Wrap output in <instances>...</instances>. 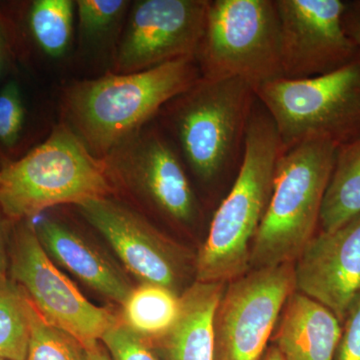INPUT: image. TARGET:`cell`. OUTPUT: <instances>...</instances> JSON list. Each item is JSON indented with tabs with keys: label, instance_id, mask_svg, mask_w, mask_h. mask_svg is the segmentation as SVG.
Here are the masks:
<instances>
[{
	"label": "cell",
	"instance_id": "obj_24",
	"mask_svg": "<svg viewBox=\"0 0 360 360\" xmlns=\"http://www.w3.org/2000/svg\"><path fill=\"white\" fill-rule=\"evenodd\" d=\"M26 106L22 90L15 79L0 89V146L13 149L22 137L26 124Z\"/></svg>",
	"mask_w": 360,
	"mask_h": 360
},
{
	"label": "cell",
	"instance_id": "obj_13",
	"mask_svg": "<svg viewBox=\"0 0 360 360\" xmlns=\"http://www.w3.org/2000/svg\"><path fill=\"white\" fill-rule=\"evenodd\" d=\"M285 79H307L342 68L360 47L342 25L345 0H276Z\"/></svg>",
	"mask_w": 360,
	"mask_h": 360
},
{
	"label": "cell",
	"instance_id": "obj_8",
	"mask_svg": "<svg viewBox=\"0 0 360 360\" xmlns=\"http://www.w3.org/2000/svg\"><path fill=\"white\" fill-rule=\"evenodd\" d=\"M116 191L167 224L193 227L202 206L176 149L155 120L149 122L103 158Z\"/></svg>",
	"mask_w": 360,
	"mask_h": 360
},
{
	"label": "cell",
	"instance_id": "obj_29",
	"mask_svg": "<svg viewBox=\"0 0 360 360\" xmlns=\"http://www.w3.org/2000/svg\"><path fill=\"white\" fill-rule=\"evenodd\" d=\"M11 49L8 32L4 18L0 15V78L4 75L11 59Z\"/></svg>",
	"mask_w": 360,
	"mask_h": 360
},
{
	"label": "cell",
	"instance_id": "obj_16",
	"mask_svg": "<svg viewBox=\"0 0 360 360\" xmlns=\"http://www.w3.org/2000/svg\"><path fill=\"white\" fill-rule=\"evenodd\" d=\"M283 309L276 336L283 360H335L342 326L330 310L296 290Z\"/></svg>",
	"mask_w": 360,
	"mask_h": 360
},
{
	"label": "cell",
	"instance_id": "obj_6",
	"mask_svg": "<svg viewBox=\"0 0 360 360\" xmlns=\"http://www.w3.org/2000/svg\"><path fill=\"white\" fill-rule=\"evenodd\" d=\"M195 59L201 77L238 78L255 91L283 78L276 0H210Z\"/></svg>",
	"mask_w": 360,
	"mask_h": 360
},
{
	"label": "cell",
	"instance_id": "obj_15",
	"mask_svg": "<svg viewBox=\"0 0 360 360\" xmlns=\"http://www.w3.org/2000/svg\"><path fill=\"white\" fill-rule=\"evenodd\" d=\"M34 229L40 245L52 260L92 290L123 304L134 286L110 257L56 217H44L34 225Z\"/></svg>",
	"mask_w": 360,
	"mask_h": 360
},
{
	"label": "cell",
	"instance_id": "obj_11",
	"mask_svg": "<svg viewBox=\"0 0 360 360\" xmlns=\"http://www.w3.org/2000/svg\"><path fill=\"white\" fill-rule=\"evenodd\" d=\"M210 0H136L130 6L110 71L141 72L195 58Z\"/></svg>",
	"mask_w": 360,
	"mask_h": 360
},
{
	"label": "cell",
	"instance_id": "obj_27",
	"mask_svg": "<svg viewBox=\"0 0 360 360\" xmlns=\"http://www.w3.org/2000/svg\"><path fill=\"white\" fill-rule=\"evenodd\" d=\"M342 25L347 37L360 47V0H345Z\"/></svg>",
	"mask_w": 360,
	"mask_h": 360
},
{
	"label": "cell",
	"instance_id": "obj_14",
	"mask_svg": "<svg viewBox=\"0 0 360 360\" xmlns=\"http://www.w3.org/2000/svg\"><path fill=\"white\" fill-rule=\"evenodd\" d=\"M293 267L295 290L330 310L342 326L360 298V214L315 234Z\"/></svg>",
	"mask_w": 360,
	"mask_h": 360
},
{
	"label": "cell",
	"instance_id": "obj_33",
	"mask_svg": "<svg viewBox=\"0 0 360 360\" xmlns=\"http://www.w3.org/2000/svg\"><path fill=\"white\" fill-rule=\"evenodd\" d=\"M0 360H6V359H0Z\"/></svg>",
	"mask_w": 360,
	"mask_h": 360
},
{
	"label": "cell",
	"instance_id": "obj_32",
	"mask_svg": "<svg viewBox=\"0 0 360 360\" xmlns=\"http://www.w3.org/2000/svg\"><path fill=\"white\" fill-rule=\"evenodd\" d=\"M0 182H1V174H0Z\"/></svg>",
	"mask_w": 360,
	"mask_h": 360
},
{
	"label": "cell",
	"instance_id": "obj_7",
	"mask_svg": "<svg viewBox=\"0 0 360 360\" xmlns=\"http://www.w3.org/2000/svg\"><path fill=\"white\" fill-rule=\"evenodd\" d=\"M255 94L276 124L283 150L309 139H326L336 148L360 139V52L326 75L281 78Z\"/></svg>",
	"mask_w": 360,
	"mask_h": 360
},
{
	"label": "cell",
	"instance_id": "obj_4",
	"mask_svg": "<svg viewBox=\"0 0 360 360\" xmlns=\"http://www.w3.org/2000/svg\"><path fill=\"white\" fill-rule=\"evenodd\" d=\"M0 174V207L14 222L32 219L56 206H77L116 196L103 160L92 155L63 122Z\"/></svg>",
	"mask_w": 360,
	"mask_h": 360
},
{
	"label": "cell",
	"instance_id": "obj_31",
	"mask_svg": "<svg viewBox=\"0 0 360 360\" xmlns=\"http://www.w3.org/2000/svg\"><path fill=\"white\" fill-rule=\"evenodd\" d=\"M262 360H283V359L276 347H270L269 349L265 352Z\"/></svg>",
	"mask_w": 360,
	"mask_h": 360
},
{
	"label": "cell",
	"instance_id": "obj_25",
	"mask_svg": "<svg viewBox=\"0 0 360 360\" xmlns=\"http://www.w3.org/2000/svg\"><path fill=\"white\" fill-rule=\"evenodd\" d=\"M111 360H158L141 336L122 323L112 326L101 338Z\"/></svg>",
	"mask_w": 360,
	"mask_h": 360
},
{
	"label": "cell",
	"instance_id": "obj_19",
	"mask_svg": "<svg viewBox=\"0 0 360 360\" xmlns=\"http://www.w3.org/2000/svg\"><path fill=\"white\" fill-rule=\"evenodd\" d=\"M360 214V139L336 149L319 227L333 231Z\"/></svg>",
	"mask_w": 360,
	"mask_h": 360
},
{
	"label": "cell",
	"instance_id": "obj_18",
	"mask_svg": "<svg viewBox=\"0 0 360 360\" xmlns=\"http://www.w3.org/2000/svg\"><path fill=\"white\" fill-rule=\"evenodd\" d=\"M131 2L129 0H77V54L110 71L113 56Z\"/></svg>",
	"mask_w": 360,
	"mask_h": 360
},
{
	"label": "cell",
	"instance_id": "obj_17",
	"mask_svg": "<svg viewBox=\"0 0 360 360\" xmlns=\"http://www.w3.org/2000/svg\"><path fill=\"white\" fill-rule=\"evenodd\" d=\"M225 284L195 281L182 292L179 319L162 338L168 360H215V312Z\"/></svg>",
	"mask_w": 360,
	"mask_h": 360
},
{
	"label": "cell",
	"instance_id": "obj_9",
	"mask_svg": "<svg viewBox=\"0 0 360 360\" xmlns=\"http://www.w3.org/2000/svg\"><path fill=\"white\" fill-rule=\"evenodd\" d=\"M8 277L47 323L75 336L84 345L101 341L120 321L110 310L87 300L58 269L40 245L30 219L13 222Z\"/></svg>",
	"mask_w": 360,
	"mask_h": 360
},
{
	"label": "cell",
	"instance_id": "obj_30",
	"mask_svg": "<svg viewBox=\"0 0 360 360\" xmlns=\"http://www.w3.org/2000/svg\"><path fill=\"white\" fill-rule=\"evenodd\" d=\"M85 347H86L87 352H89L90 360H111L108 349L101 341L89 343V345H85Z\"/></svg>",
	"mask_w": 360,
	"mask_h": 360
},
{
	"label": "cell",
	"instance_id": "obj_22",
	"mask_svg": "<svg viewBox=\"0 0 360 360\" xmlns=\"http://www.w3.org/2000/svg\"><path fill=\"white\" fill-rule=\"evenodd\" d=\"M30 338L27 296L8 276L0 278V359L26 360Z\"/></svg>",
	"mask_w": 360,
	"mask_h": 360
},
{
	"label": "cell",
	"instance_id": "obj_12",
	"mask_svg": "<svg viewBox=\"0 0 360 360\" xmlns=\"http://www.w3.org/2000/svg\"><path fill=\"white\" fill-rule=\"evenodd\" d=\"M75 207L130 274L141 283L158 284L182 295L191 258L150 219L115 196L85 201Z\"/></svg>",
	"mask_w": 360,
	"mask_h": 360
},
{
	"label": "cell",
	"instance_id": "obj_21",
	"mask_svg": "<svg viewBox=\"0 0 360 360\" xmlns=\"http://www.w3.org/2000/svg\"><path fill=\"white\" fill-rule=\"evenodd\" d=\"M75 0H33L28 7V32L37 49L53 61L68 58L75 44Z\"/></svg>",
	"mask_w": 360,
	"mask_h": 360
},
{
	"label": "cell",
	"instance_id": "obj_26",
	"mask_svg": "<svg viewBox=\"0 0 360 360\" xmlns=\"http://www.w3.org/2000/svg\"><path fill=\"white\" fill-rule=\"evenodd\" d=\"M335 360H360V298L342 324Z\"/></svg>",
	"mask_w": 360,
	"mask_h": 360
},
{
	"label": "cell",
	"instance_id": "obj_28",
	"mask_svg": "<svg viewBox=\"0 0 360 360\" xmlns=\"http://www.w3.org/2000/svg\"><path fill=\"white\" fill-rule=\"evenodd\" d=\"M13 222L0 207V278L8 276L9 243Z\"/></svg>",
	"mask_w": 360,
	"mask_h": 360
},
{
	"label": "cell",
	"instance_id": "obj_1",
	"mask_svg": "<svg viewBox=\"0 0 360 360\" xmlns=\"http://www.w3.org/2000/svg\"><path fill=\"white\" fill-rule=\"evenodd\" d=\"M257 101L243 80L201 77L156 115L193 184L210 195L224 191L225 196L240 172Z\"/></svg>",
	"mask_w": 360,
	"mask_h": 360
},
{
	"label": "cell",
	"instance_id": "obj_2",
	"mask_svg": "<svg viewBox=\"0 0 360 360\" xmlns=\"http://www.w3.org/2000/svg\"><path fill=\"white\" fill-rule=\"evenodd\" d=\"M200 77L195 58H186L141 72L73 80L61 92L59 122L103 160Z\"/></svg>",
	"mask_w": 360,
	"mask_h": 360
},
{
	"label": "cell",
	"instance_id": "obj_23",
	"mask_svg": "<svg viewBox=\"0 0 360 360\" xmlns=\"http://www.w3.org/2000/svg\"><path fill=\"white\" fill-rule=\"evenodd\" d=\"M30 338L26 360H90L82 341L47 323L30 302Z\"/></svg>",
	"mask_w": 360,
	"mask_h": 360
},
{
	"label": "cell",
	"instance_id": "obj_10",
	"mask_svg": "<svg viewBox=\"0 0 360 360\" xmlns=\"http://www.w3.org/2000/svg\"><path fill=\"white\" fill-rule=\"evenodd\" d=\"M295 291L293 264L252 269L229 281L215 312V360H262Z\"/></svg>",
	"mask_w": 360,
	"mask_h": 360
},
{
	"label": "cell",
	"instance_id": "obj_20",
	"mask_svg": "<svg viewBox=\"0 0 360 360\" xmlns=\"http://www.w3.org/2000/svg\"><path fill=\"white\" fill-rule=\"evenodd\" d=\"M180 295L155 283L134 288L122 304V323L144 340L162 338L179 319Z\"/></svg>",
	"mask_w": 360,
	"mask_h": 360
},
{
	"label": "cell",
	"instance_id": "obj_3",
	"mask_svg": "<svg viewBox=\"0 0 360 360\" xmlns=\"http://www.w3.org/2000/svg\"><path fill=\"white\" fill-rule=\"evenodd\" d=\"M281 139L258 101L251 115L245 160L229 193L215 207L194 262L195 281L226 283L250 269V253L269 206Z\"/></svg>",
	"mask_w": 360,
	"mask_h": 360
},
{
	"label": "cell",
	"instance_id": "obj_5",
	"mask_svg": "<svg viewBox=\"0 0 360 360\" xmlns=\"http://www.w3.org/2000/svg\"><path fill=\"white\" fill-rule=\"evenodd\" d=\"M336 149L326 139H309L279 155L269 206L251 248L253 269L293 264L314 238Z\"/></svg>",
	"mask_w": 360,
	"mask_h": 360
}]
</instances>
